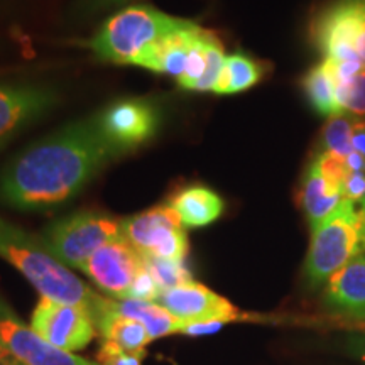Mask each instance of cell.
I'll use <instances>...</instances> for the list:
<instances>
[{
  "mask_svg": "<svg viewBox=\"0 0 365 365\" xmlns=\"http://www.w3.org/2000/svg\"><path fill=\"white\" fill-rule=\"evenodd\" d=\"M118 158L93 115L75 120L21 150L0 170V203L27 212L59 207Z\"/></svg>",
  "mask_w": 365,
  "mask_h": 365,
  "instance_id": "cell-1",
  "label": "cell"
},
{
  "mask_svg": "<svg viewBox=\"0 0 365 365\" xmlns=\"http://www.w3.org/2000/svg\"><path fill=\"white\" fill-rule=\"evenodd\" d=\"M0 259L16 267L39 291L41 298L83 308L95 327L107 298L86 286L58 257L49 252L39 237L0 217Z\"/></svg>",
  "mask_w": 365,
  "mask_h": 365,
  "instance_id": "cell-2",
  "label": "cell"
},
{
  "mask_svg": "<svg viewBox=\"0 0 365 365\" xmlns=\"http://www.w3.org/2000/svg\"><path fill=\"white\" fill-rule=\"evenodd\" d=\"M191 22L150 6H129L112 14L98 27L88 46L100 61L140 66L163 39Z\"/></svg>",
  "mask_w": 365,
  "mask_h": 365,
  "instance_id": "cell-3",
  "label": "cell"
},
{
  "mask_svg": "<svg viewBox=\"0 0 365 365\" xmlns=\"http://www.w3.org/2000/svg\"><path fill=\"white\" fill-rule=\"evenodd\" d=\"M365 254V198L344 200L335 213L313 230L304 272L322 286L355 257Z\"/></svg>",
  "mask_w": 365,
  "mask_h": 365,
  "instance_id": "cell-4",
  "label": "cell"
},
{
  "mask_svg": "<svg viewBox=\"0 0 365 365\" xmlns=\"http://www.w3.org/2000/svg\"><path fill=\"white\" fill-rule=\"evenodd\" d=\"M118 237H124L122 220L85 210L49 223L39 239L65 266L81 269L97 250Z\"/></svg>",
  "mask_w": 365,
  "mask_h": 365,
  "instance_id": "cell-5",
  "label": "cell"
},
{
  "mask_svg": "<svg viewBox=\"0 0 365 365\" xmlns=\"http://www.w3.org/2000/svg\"><path fill=\"white\" fill-rule=\"evenodd\" d=\"M314 43L325 59L365 65V0H336L314 22Z\"/></svg>",
  "mask_w": 365,
  "mask_h": 365,
  "instance_id": "cell-6",
  "label": "cell"
},
{
  "mask_svg": "<svg viewBox=\"0 0 365 365\" xmlns=\"http://www.w3.org/2000/svg\"><path fill=\"white\" fill-rule=\"evenodd\" d=\"M124 237L144 257L185 261L188 237L170 205H159L122 220Z\"/></svg>",
  "mask_w": 365,
  "mask_h": 365,
  "instance_id": "cell-7",
  "label": "cell"
},
{
  "mask_svg": "<svg viewBox=\"0 0 365 365\" xmlns=\"http://www.w3.org/2000/svg\"><path fill=\"white\" fill-rule=\"evenodd\" d=\"M93 117L100 134L120 156L153 139L161 120L156 103L144 98L117 100Z\"/></svg>",
  "mask_w": 365,
  "mask_h": 365,
  "instance_id": "cell-8",
  "label": "cell"
},
{
  "mask_svg": "<svg viewBox=\"0 0 365 365\" xmlns=\"http://www.w3.org/2000/svg\"><path fill=\"white\" fill-rule=\"evenodd\" d=\"M31 327L43 339L65 352H78L97 335L93 319L83 308L41 298L36 304Z\"/></svg>",
  "mask_w": 365,
  "mask_h": 365,
  "instance_id": "cell-9",
  "label": "cell"
},
{
  "mask_svg": "<svg viewBox=\"0 0 365 365\" xmlns=\"http://www.w3.org/2000/svg\"><path fill=\"white\" fill-rule=\"evenodd\" d=\"M0 345L24 365H98L48 344L0 298Z\"/></svg>",
  "mask_w": 365,
  "mask_h": 365,
  "instance_id": "cell-10",
  "label": "cell"
},
{
  "mask_svg": "<svg viewBox=\"0 0 365 365\" xmlns=\"http://www.w3.org/2000/svg\"><path fill=\"white\" fill-rule=\"evenodd\" d=\"M58 105V93L34 83L0 81V149Z\"/></svg>",
  "mask_w": 365,
  "mask_h": 365,
  "instance_id": "cell-11",
  "label": "cell"
},
{
  "mask_svg": "<svg viewBox=\"0 0 365 365\" xmlns=\"http://www.w3.org/2000/svg\"><path fill=\"white\" fill-rule=\"evenodd\" d=\"M143 267V255L125 237H118L91 255L80 271L113 299H125L127 291Z\"/></svg>",
  "mask_w": 365,
  "mask_h": 365,
  "instance_id": "cell-12",
  "label": "cell"
},
{
  "mask_svg": "<svg viewBox=\"0 0 365 365\" xmlns=\"http://www.w3.org/2000/svg\"><path fill=\"white\" fill-rule=\"evenodd\" d=\"M156 303L180 319L181 325L205 322L230 323L244 318L230 301L195 281L164 291Z\"/></svg>",
  "mask_w": 365,
  "mask_h": 365,
  "instance_id": "cell-13",
  "label": "cell"
},
{
  "mask_svg": "<svg viewBox=\"0 0 365 365\" xmlns=\"http://www.w3.org/2000/svg\"><path fill=\"white\" fill-rule=\"evenodd\" d=\"M327 303L340 313L365 318V254L330 277L327 282Z\"/></svg>",
  "mask_w": 365,
  "mask_h": 365,
  "instance_id": "cell-14",
  "label": "cell"
},
{
  "mask_svg": "<svg viewBox=\"0 0 365 365\" xmlns=\"http://www.w3.org/2000/svg\"><path fill=\"white\" fill-rule=\"evenodd\" d=\"M344 200V188L328 182L319 173L317 163L312 161L307 173H304L299 188V205L307 215L312 230L328 220Z\"/></svg>",
  "mask_w": 365,
  "mask_h": 365,
  "instance_id": "cell-15",
  "label": "cell"
},
{
  "mask_svg": "<svg viewBox=\"0 0 365 365\" xmlns=\"http://www.w3.org/2000/svg\"><path fill=\"white\" fill-rule=\"evenodd\" d=\"M168 205L175 210L182 227L186 228L207 227L217 222L225 210L220 195L203 185H191L180 190Z\"/></svg>",
  "mask_w": 365,
  "mask_h": 365,
  "instance_id": "cell-16",
  "label": "cell"
},
{
  "mask_svg": "<svg viewBox=\"0 0 365 365\" xmlns=\"http://www.w3.org/2000/svg\"><path fill=\"white\" fill-rule=\"evenodd\" d=\"M200 29H202V26L193 21L185 29L168 36L148 54L140 68L161 73V75L175 76L176 80H180L185 75L186 66H188L191 44H193Z\"/></svg>",
  "mask_w": 365,
  "mask_h": 365,
  "instance_id": "cell-17",
  "label": "cell"
},
{
  "mask_svg": "<svg viewBox=\"0 0 365 365\" xmlns=\"http://www.w3.org/2000/svg\"><path fill=\"white\" fill-rule=\"evenodd\" d=\"M97 330L102 333L105 340L115 341L120 349L139 359L144 357L145 346L149 341H153L143 323L112 312L108 307V298L105 301V308L97 322Z\"/></svg>",
  "mask_w": 365,
  "mask_h": 365,
  "instance_id": "cell-18",
  "label": "cell"
},
{
  "mask_svg": "<svg viewBox=\"0 0 365 365\" xmlns=\"http://www.w3.org/2000/svg\"><path fill=\"white\" fill-rule=\"evenodd\" d=\"M108 307L112 312L124 314L127 318L137 319L149 331L150 340L161 339V336L181 333V322L163 308L159 303L153 301H135V299H113L108 298Z\"/></svg>",
  "mask_w": 365,
  "mask_h": 365,
  "instance_id": "cell-19",
  "label": "cell"
},
{
  "mask_svg": "<svg viewBox=\"0 0 365 365\" xmlns=\"http://www.w3.org/2000/svg\"><path fill=\"white\" fill-rule=\"evenodd\" d=\"M264 68L244 53H234L225 58L222 73L213 91L218 95H234L252 88L262 80Z\"/></svg>",
  "mask_w": 365,
  "mask_h": 365,
  "instance_id": "cell-20",
  "label": "cell"
},
{
  "mask_svg": "<svg viewBox=\"0 0 365 365\" xmlns=\"http://www.w3.org/2000/svg\"><path fill=\"white\" fill-rule=\"evenodd\" d=\"M303 90L308 102L323 117H333L340 113V103L336 97V85L333 80L328 59L312 68L303 78Z\"/></svg>",
  "mask_w": 365,
  "mask_h": 365,
  "instance_id": "cell-21",
  "label": "cell"
},
{
  "mask_svg": "<svg viewBox=\"0 0 365 365\" xmlns=\"http://www.w3.org/2000/svg\"><path fill=\"white\" fill-rule=\"evenodd\" d=\"M357 118L340 112L328 118L323 129V150L340 158H349L354 153L352 137Z\"/></svg>",
  "mask_w": 365,
  "mask_h": 365,
  "instance_id": "cell-22",
  "label": "cell"
},
{
  "mask_svg": "<svg viewBox=\"0 0 365 365\" xmlns=\"http://www.w3.org/2000/svg\"><path fill=\"white\" fill-rule=\"evenodd\" d=\"M144 264L145 267L149 269V272L153 274L154 281H156L161 293L193 281L191 279L190 269L186 267L185 261H168V259L144 257Z\"/></svg>",
  "mask_w": 365,
  "mask_h": 365,
  "instance_id": "cell-23",
  "label": "cell"
},
{
  "mask_svg": "<svg viewBox=\"0 0 365 365\" xmlns=\"http://www.w3.org/2000/svg\"><path fill=\"white\" fill-rule=\"evenodd\" d=\"M340 110L365 120V66L354 78L336 86Z\"/></svg>",
  "mask_w": 365,
  "mask_h": 365,
  "instance_id": "cell-24",
  "label": "cell"
},
{
  "mask_svg": "<svg viewBox=\"0 0 365 365\" xmlns=\"http://www.w3.org/2000/svg\"><path fill=\"white\" fill-rule=\"evenodd\" d=\"M313 161L317 163L319 173H322L328 182H331L333 186H339V188H344L346 175H349L345 158L335 156V154L323 150Z\"/></svg>",
  "mask_w": 365,
  "mask_h": 365,
  "instance_id": "cell-25",
  "label": "cell"
},
{
  "mask_svg": "<svg viewBox=\"0 0 365 365\" xmlns=\"http://www.w3.org/2000/svg\"><path fill=\"white\" fill-rule=\"evenodd\" d=\"M159 296H161V289H159L156 281H154L153 274L149 272V269L145 267V264H144L143 271L137 274L135 281L132 282L130 289L127 291L125 299L153 301V303H156V301L159 299Z\"/></svg>",
  "mask_w": 365,
  "mask_h": 365,
  "instance_id": "cell-26",
  "label": "cell"
},
{
  "mask_svg": "<svg viewBox=\"0 0 365 365\" xmlns=\"http://www.w3.org/2000/svg\"><path fill=\"white\" fill-rule=\"evenodd\" d=\"M98 365H140V359L135 357L124 349H120L115 341L105 340L97 352Z\"/></svg>",
  "mask_w": 365,
  "mask_h": 365,
  "instance_id": "cell-27",
  "label": "cell"
},
{
  "mask_svg": "<svg viewBox=\"0 0 365 365\" xmlns=\"http://www.w3.org/2000/svg\"><path fill=\"white\" fill-rule=\"evenodd\" d=\"M134 2V0H75L71 6L73 17H90L97 16L100 12L118 9L125 4Z\"/></svg>",
  "mask_w": 365,
  "mask_h": 365,
  "instance_id": "cell-28",
  "label": "cell"
},
{
  "mask_svg": "<svg viewBox=\"0 0 365 365\" xmlns=\"http://www.w3.org/2000/svg\"><path fill=\"white\" fill-rule=\"evenodd\" d=\"M345 200H362L365 198V173L349 171L344 185Z\"/></svg>",
  "mask_w": 365,
  "mask_h": 365,
  "instance_id": "cell-29",
  "label": "cell"
},
{
  "mask_svg": "<svg viewBox=\"0 0 365 365\" xmlns=\"http://www.w3.org/2000/svg\"><path fill=\"white\" fill-rule=\"evenodd\" d=\"M352 148L355 153L365 158V120H360V118H357V125H355L354 130Z\"/></svg>",
  "mask_w": 365,
  "mask_h": 365,
  "instance_id": "cell-30",
  "label": "cell"
},
{
  "mask_svg": "<svg viewBox=\"0 0 365 365\" xmlns=\"http://www.w3.org/2000/svg\"><path fill=\"white\" fill-rule=\"evenodd\" d=\"M352 350L365 360V331L360 333V335H354Z\"/></svg>",
  "mask_w": 365,
  "mask_h": 365,
  "instance_id": "cell-31",
  "label": "cell"
},
{
  "mask_svg": "<svg viewBox=\"0 0 365 365\" xmlns=\"http://www.w3.org/2000/svg\"><path fill=\"white\" fill-rule=\"evenodd\" d=\"M0 365H24V364H21L19 360L14 359L12 355H9V357H6L4 360H0Z\"/></svg>",
  "mask_w": 365,
  "mask_h": 365,
  "instance_id": "cell-32",
  "label": "cell"
},
{
  "mask_svg": "<svg viewBox=\"0 0 365 365\" xmlns=\"http://www.w3.org/2000/svg\"><path fill=\"white\" fill-rule=\"evenodd\" d=\"M6 357H9V354H7V350L4 349L2 345H0V360H4Z\"/></svg>",
  "mask_w": 365,
  "mask_h": 365,
  "instance_id": "cell-33",
  "label": "cell"
}]
</instances>
